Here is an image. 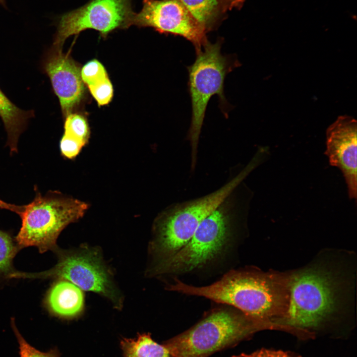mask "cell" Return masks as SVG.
<instances>
[{"label": "cell", "instance_id": "1", "mask_svg": "<svg viewBox=\"0 0 357 357\" xmlns=\"http://www.w3.org/2000/svg\"><path fill=\"white\" fill-rule=\"evenodd\" d=\"M356 267L353 252L328 249L288 271L289 307L279 324L310 331L353 307Z\"/></svg>", "mask_w": 357, "mask_h": 357}, {"label": "cell", "instance_id": "2", "mask_svg": "<svg viewBox=\"0 0 357 357\" xmlns=\"http://www.w3.org/2000/svg\"><path fill=\"white\" fill-rule=\"evenodd\" d=\"M289 281L288 271L249 268L231 271L206 286L175 279L166 289L230 305L254 319L279 324L289 307Z\"/></svg>", "mask_w": 357, "mask_h": 357}, {"label": "cell", "instance_id": "3", "mask_svg": "<svg viewBox=\"0 0 357 357\" xmlns=\"http://www.w3.org/2000/svg\"><path fill=\"white\" fill-rule=\"evenodd\" d=\"M241 184L237 186L203 220L182 248L171 257L152 266L149 274L188 272L203 267L217 257L231 238L237 221L247 210Z\"/></svg>", "mask_w": 357, "mask_h": 357}, {"label": "cell", "instance_id": "4", "mask_svg": "<svg viewBox=\"0 0 357 357\" xmlns=\"http://www.w3.org/2000/svg\"><path fill=\"white\" fill-rule=\"evenodd\" d=\"M256 166L251 161L218 189L201 197L176 203L162 211L153 225L150 252L156 265L174 255L211 214Z\"/></svg>", "mask_w": 357, "mask_h": 357}, {"label": "cell", "instance_id": "5", "mask_svg": "<svg viewBox=\"0 0 357 357\" xmlns=\"http://www.w3.org/2000/svg\"><path fill=\"white\" fill-rule=\"evenodd\" d=\"M263 330H281V327L254 319L236 308H221L162 343L177 357H208Z\"/></svg>", "mask_w": 357, "mask_h": 357}, {"label": "cell", "instance_id": "6", "mask_svg": "<svg viewBox=\"0 0 357 357\" xmlns=\"http://www.w3.org/2000/svg\"><path fill=\"white\" fill-rule=\"evenodd\" d=\"M83 201L60 192L44 196L36 191L20 216L21 227L15 238L19 248L37 247L41 253L57 248V239L69 224L83 217L89 208Z\"/></svg>", "mask_w": 357, "mask_h": 357}, {"label": "cell", "instance_id": "7", "mask_svg": "<svg viewBox=\"0 0 357 357\" xmlns=\"http://www.w3.org/2000/svg\"><path fill=\"white\" fill-rule=\"evenodd\" d=\"M221 45L222 40L215 43L208 41L196 53L194 63L187 67L192 107L188 139L191 147L192 170L196 164L199 137L208 102L213 96L217 95L222 107L227 106L224 93L225 79L227 74L238 64L234 57L222 54Z\"/></svg>", "mask_w": 357, "mask_h": 357}, {"label": "cell", "instance_id": "8", "mask_svg": "<svg viewBox=\"0 0 357 357\" xmlns=\"http://www.w3.org/2000/svg\"><path fill=\"white\" fill-rule=\"evenodd\" d=\"M55 251L59 260L51 269L35 273L13 271L8 278L65 280L82 290L93 292L106 297L116 308H121L122 297L99 250L82 246L68 250L57 248Z\"/></svg>", "mask_w": 357, "mask_h": 357}, {"label": "cell", "instance_id": "9", "mask_svg": "<svg viewBox=\"0 0 357 357\" xmlns=\"http://www.w3.org/2000/svg\"><path fill=\"white\" fill-rule=\"evenodd\" d=\"M132 0H90L84 5L55 19L53 46L62 49L65 40L86 29L98 31L102 37L132 25L135 12Z\"/></svg>", "mask_w": 357, "mask_h": 357}, {"label": "cell", "instance_id": "10", "mask_svg": "<svg viewBox=\"0 0 357 357\" xmlns=\"http://www.w3.org/2000/svg\"><path fill=\"white\" fill-rule=\"evenodd\" d=\"M132 25L183 37L194 45L196 53L208 41L205 29L179 0H143Z\"/></svg>", "mask_w": 357, "mask_h": 357}, {"label": "cell", "instance_id": "11", "mask_svg": "<svg viewBox=\"0 0 357 357\" xmlns=\"http://www.w3.org/2000/svg\"><path fill=\"white\" fill-rule=\"evenodd\" d=\"M44 72L50 78L65 118L82 100L85 86L81 69L70 56L62 49L52 46L45 53L42 62Z\"/></svg>", "mask_w": 357, "mask_h": 357}, {"label": "cell", "instance_id": "12", "mask_svg": "<svg viewBox=\"0 0 357 357\" xmlns=\"http://www.w3.org/2000/svg\"><path fill=\"white\" fill-rule=\"evenodd\" d=\"M357 121L348 116H342L326 130L325 155L329 164L342 172L351 199H356Z\"/></svg>", "mask_w": 357, "mask_h": 357}, {"label": "cell", "instance_id": "13", "mask_svg": "<svg viewBox=\"0 0 357 357\" xmlns=\"http://www.w3.org/2000/svg\"><path fill=\"white\" fill-rule=\"evenodd\" d=\"M45 304L48 311L56 316L74 318L84 309V294L81 289L70 282L58 280L49 289Z\"/></svg>", "mask_w": 357, "mask_h": 357}, {"label": "cell", "instance_id": "14", "mask_svg": "<svg viewBox=\"0 0 357 357\" xmlns=\"http://www.w3.org/2000/svg\"><path fill=\"white\" fill-rule=\"evenodd\" d=\"M34 115L33 111L23 110L14 105L0 88V117L7 132V145L11 154L17 152L19 136Z\"/></svg>", "mask_w": 357, "mask_h": 357}, {"label": "cell", "instance_id": "15", "mask_svg": "<svg viewBox=\"0 0 357 357\" xmlns=\"http://www.w3.org/2000/svg\"><path fill=\"white\" fill-rule=\"evenodd\" d=\"M123 357H177L163 344L153 340L150 333L138 334L136 338H122L120 342Z\"/></svg>", "mask_w": 357, "mask_h": 357}, {"label": "cell", "instance_id": "16", "mask_svg": "<svg viewBox=\"0 0 357 357\" xmlns=\"http://www.w3.org/2000/svg\"><path fill=\"white\" fill-rule=\"evenodd\" d=\"M206 32L213 30L226 12L219 0H179Z\"/></svg>", "mask_w": 357, "mask_h": 357}, {"label": "cell", "instance_id": "17", "mask_svg": "<svg viewBox=\"0 0 357 357\" xmlns=\"http://www.w3.org/2000/svg\"><path fill=\"white\" fill-rule=\"evenodd\" d=\"M65 118L63 134L78 140L85 146L90 135L87 119L83 116L75 113H71Z\"/></svg>", "mask_w": 357, "mask_h": 357}, {"label": "cell", "instance_id": "18", "mask_svg": "<svg viewBox=\"0 0 357 357\" xmlns=\"http://www.w3.org/2000/svg\"><path fill=\"white\" fill-rule=\"evenodd\" d=\"M19 249L10 235L0 230V276L7 277L13 272L12 260Z\"/></svg>", "mask_w": 357, "mask_h": 357}, {"label": "cell", "instance_id": "19", "mask_svg": "<svg viewBox=\"0 0 357 357\" xmlns=\"http://www.w3.org/2000/svg\"><path fill=\"white\" fill-rule=\"evenodd\" d=\"M81 76L84 84L90 87L108 77L104 65L94 59L87 62L81 69Z\"/></svg>", "mask_w": 357, "mask_h": 357}, {"label": "cell", "instance_id": "20", "mask_svg": "<svg viewBox=\"0 0 357 357\" xmlns=\"http://www.w3.org/2000/svg\"><path fill=\"white\" fill-rule=\"evenodd\" d=\"M12 327L18 343L20 357H60L59 352L56 348L42 352L31 346L19 333L14 320L12 321Z\"/></svg>", "mask_w": 357, "mask_h": 357}, {"label": "cell", "instance_id": "21", "mask_svg": "<svg viewBox=\"0 0 357 357\" xmlns=\"http://www.w3.org/2000/svg\"><path fill=\"white\" fill-rule=\"evenodd\" d=\"M88 88L99 106L106 105L111 101L114 90L109 77Z\"/></svg>", "mask_w": 357, "mask_h": 357}, {"label": "cell", "instance_id": "22", "mask_svg": "<svg viewBox=\"0 0 357 357\" xmlns=\"http://www.w3.org/2000/svg\"><path fill=\"white\" fill-rule=\"evenodd\" d=\"M85 146L78 140L63 134L60 141V150L61 156L68 160L74 159Z\"/></svg>", "mask_w": 357, "mask_h": 357}, {"label": "cell", "instance_id": "23", "mask_svg": "<svg viewBox=\"0 0 357 357\" xmlns=\"http://www.w3.org/2000/svg\"><path fill=\"white\" fill-rule=\"evenodd\" d=\"M246 357H300L283 351H275L261 349L250 354H246Z\"/></svg>", "mask_w": 357, "mask_h": 357}, {"label": "cell", "instance_id": "24", "mask_svg": "<svg viewBox=\"0 0 357 357\" xmlns=\"http://www.w3.org/2000/svg\"><path fill=\"white\" fill-rule=\"evenodd\" d=\"M224 8L227 11L228 10L241 8L245 0H219Z\"/></svg>", "mask_w": 357, "mask_h": 357}, {"label": "cell", "instance_id": "25", "mask_svg": "<svg viewBox=\"0 0 357 357\" xmlns=\"http://www.w3.org/2000/svg\"><path fill=\"white\" fill-rule=\"evenodd\" d=\"M25 208V205L19 206L7 203L0 199V209H6L17 213L20 216Z\"/></svg>", "mask_w": 357, "mask_h": 357}, {"label": "cell", "instance_id": "26", "mask_svg": "<svg viewBox=\"0 0 357 357\" xmlns=\"http://www.w3.org/2000/svg\"><path fill=\"white\" fill-rule=\"evenodd\" d=\"M0 5L4 8H7L6 0H0Z\"/></svg>", "mask_w": 357, "mask_h": 357}, {"label": "cell", "instance_id": "27", "mask_svg": "<svg viewBox=\"0 0 357 357\" xmlns=\"http://www.w3.org/2000/svg\"><path fill=\"white\" fill-rule=\"evenodd\" d=\"M232 357H245V354L242 353L238 355L233 356Z\"/></svg>", "mask_w": 357, "mask_h": 357}]
</instances>
